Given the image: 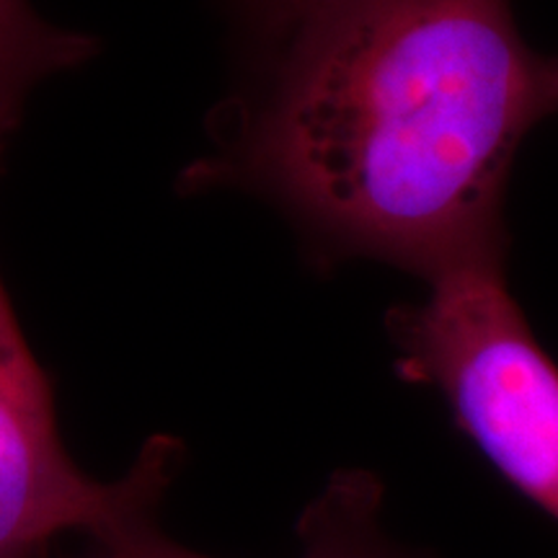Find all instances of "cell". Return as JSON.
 <instances>
[{"label": "cell", "mask_w": 558, "mask_h": 558, "mask_svg": "<svg viewBox=\"0 0 558 558\" xmlns=\"http://www.w3.org/2000/svg\"><path fill=\"white\" fill-rule=\"evenodd\" d=\"M271 50L199 186L277 202L333 254L432 279L501 259L525 137L558 114V54L509 0H277Z\"/></svg>", "instance_id": "6da1fadb"}, {"label": "cell", "mask_w": 558, "mask_h": 558, "mask_svg": "<svg viewBox=\"0 0 558 558\" xmlns=\"http://www.w3.org/2000/svg\"><path fill=\"white\" fill-rule=\"evenodd\" d=\"M396 373L437 390L494 471L558 522V365L507 288L501 259L427 279L390 313Z\"/></svg>", "instance_id": "7a4b0ae2"}, {"label": "cell", "mask_w": 558, "mask_h": 558, "mask_svg": "<svg viewBox=\"0 0 558 558\" xmlns=\"http://www.w3.org/2000/svg\"><path fill=\"white\" fill-rule=\"evenodd\" d=\"M181 442H145L122 478L83 473L60 439L52 386L0 277V558H52L62 535H96L158 514Z\"/></svg>", "instance_id": "3957f363"}, {"label": "cell", "mask_w": 558, "mask_h": 558, "mask_svg": "<svg viewBox=\"0 0 558 558\" xmlns=\"http://www.w3.org/2000/svg\"><path fill=\"white\" fill-rule=\"evenodd\" d=\"M386 488L369 471H337L298 520V558H435L403 546L383 522ZM62 558H213L181 546L148 514L109 533L86 538V546Z\"/></svg>", "instance_id": "277c9868"}, {"label": "cell", "mask_w": 558, "mask_h": 558, "mask_svg": "<svg viewBox=\"0 0 558 558\" xmlns=\"http://www.w3.org/2000/svg\"><path fill=\"white\" fill-rule=\"evenodd\" d=\"M90 54L94 41L47 24L29 0H0V132L11 137L24 101L41 81Z\"/></svg>", "instance_id": "5b68a950"}, {"label": "cell", "mask_w": 558, "mask_h": 558, "mask_svg": "<svg viewBox=\"0 0 558 558\" xmlns=\"http://www.w3.org/2000/svg\"><path fill=\"white\" fill-rule=\"evenodd\" d=\"M275 3H277V0H254V5H256V9H259V11L269 9V5H275Z\"/></svg>", "instance_id": "8992f818"}, {"label": "cell", "mask_w": 558, "mask_h": 558, "mask_svg": "<svg viewBox=\"0 0 558 558\" xmlns=\"http://www.w3.org/2000/svg\"><path fill=\"white\" fill-rule=\"evenodd\" d=\"M5 140H9V135H3V132H0V156H3V148H5Z\"/></svg>", "instance_id": "52a82bcc"}]
</instances>
